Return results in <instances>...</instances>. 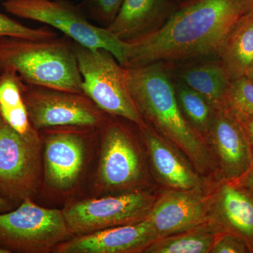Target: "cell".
<instances>
[{"instance_id":"d4e9b609","label":"cell","mask_w":253,"mask_h":253,"mask_svg":"<svg viewBox=\"0 0 253 253\" xmlns=\"http://www.w3.org/2000/svg\"><path fill=\"white\" fill-rule=\"evenodd\" d=\"M123 1L124 0H83V5L95 21L107 27L117 16Z\"/></svg>"},{"instance_id":"d6a6232c","label":"cell","mask_w":253,"mask_h":253,"mask_svg":"<svg viewBox=\"0 0 253 253\" xmlns=\"http://www.w3.org/2000/svg\"><path fill=\"white\" fill-rule=\"evenodd\" d=\"M0 253H10L7 250L3 249V248L0 247Z\"/></svg>"},{"instance_id":"e0dca14e","label":"cell","mask_w":253,"mask_h":253,"mask_svg":"<svg viewBox=\"0 0 253 253\" xmlns=\"http://www.w3.org/2000/svg\"><path fill=\"white\" fill-rule=\"evenodd\" d=\"M167 65L174 79L202 95L214 111L224 108L231 81L217 57Z\"/></svg>"},{"instance_id":"7c38bea8","label":"cell","mask_w":253,"mask_h":253,"mask_svg":"<svg viewBox=\"0 0 253 253\" xmlns=\"http://www.w3.org/2000/svg\"><path fill=\"white\" fill-rule=\"evenodd\" d=\"M203 189H171L156 200L146 219L158 239L208 224L211 201Z\"/></svg>"},{"instance_id":"83f0119b","label":"cell","mask_w":253,"mask_h":253,"mask_svg":"<svg viewBox=\"0 0 253 253\" xmlns=\"http://www.w3.org/2000/svg\"><path fill=\"white\" fill-rule=\"evenodd\" d=\"M236 182L253 193V170L251 171L247 175Z\"/></svg>"},{"instance_id":"1f68e13d","label":"cell","mask_w":253,"mask_h":253,"mask_svg":"<svg viewBox=\"0 0 253 253\" xmlns=\"http://www.w3.org/2000/svg\"><path fill=\"white\" fill-rule=\"evenodd\" d=\"M246 76L248 78H249L250 80L253 81V66L249 70V71H248L247 73H246Z\"/></svg>"},{"instance_id":"52a82bcc","label":"cell","mask_w":253,"mask_h":253,"mask_svg":"<svg viewBox=\"0 0 253 253\" xmlns=\"http://www.w3.org/2000/svg\"><path fill=\"white\" fill-rule=\"evenodd\" d=\"M23 97L32 126L38 131L61 126L96 130L109 117L84 92L24 83Z\"/></svg>"},{"instance_id":"8fae6325","label":"cell","mask_w":253,"mask_h":253,"mask_svg":"<svg viewBox=\"0 0 253 253\" xmlns=\"http://www.w3.org/2000/svg\"><path fill=\"white\" fill-rule=\"evenodd\" d=\"M44 181L55 192L67 193L78 185L85 166V136L95 131L74 126L43 129Z\"/></svg>"},{"instance_id":"3957f363","label":"cell","mask_w":253,"mask_h":253,"mask_svg":"<svg viewBox=\"0 0 253 253\" xmlns=\"http://www.w3.org/2000/svg\"><path fill=\"white\" fill-rule=\"evenodd\" d=\"M9 69L14 70L25 84L83 92L73 41L66 36L0 37V73Z\"/></svg>"},{"instance_id":"8992f818","label":"cell","mask_w":253,"mask_h":253,"mask_svg":"<svg viewBox=\"0 0 253 253\" xmlns=\"http://www.w3.org/2000/svg\"><path fill=\"white\" fill-rule=\"evenodd\" d=\"M71 236L62 210L41 207L31 198L0 213V247L10 253L53 252Z\"/></svg>"},{"instance_id":"277c9868","label":"cell","mask_w":253,"mask_h":253,"mask_svg":"<svg viewBox=\"0 0 253 253\" xmlns=\"http://www.w3.org/2000/svg\"><path fill=\"white\" fill-rule=\"evenodd\" d=\"M82 89L101 111L138 126L144 120L131 96L127 69L108 50L91 49L73 42Z\"/></svg>"},{"instance_id":"ffe728a7","label":"cell","mask_w":253,"mask_h":253,"mask_svg":"<svg viewBox=\"0 0 253 253\" xmlns=\"http://www.w3.org/2000/svg\"><path fill=\"white\" fill-rule=\"evenodd\" d=\"M23 83L13 69L0 73V115L14 130L28 138L41 137L30 121L23 97Z\"/></svg>"},{"instance_id":"4316f807","label":"cell","mask_w":253,"mask_h":253,"mask_svg":"<svg viewBox=\"0 0 253 253\" xmlns=\"http://www.w3.org/2000/svg\"><path fill=\"white\" fill-rule=\"evenodd\" d=\"M236 117L239 120L243 127L244 128L245 131H246V134H247L248 138H249L250 144H251V149H252L253 156V118L238 117V116H236ZM252 170H253V168Z\"/></svg>"},{"instance_id":"9c48e42d","label":"cell","mask_w":253,"mask_h":253,"mask_svg":"<svg viewBox=\"0 0 253 253\" xmlns=\"http://www.w3.org/2000/svg\"><path fill=\"white\" fill-rule=\"evenodd\" d=\"M156 200L144 191L76 201L62 210L71 235L90 234L144 219Z\"/></svg>"},{"instance_id":"6da1fadb","label":"cell","mask_w":253,"mask_h":253,"mask_svg":"<svg viewBox=\"0 0 253 253\" xmlns=\"http://www.w3.org/2000/svg\"><path fill=\"white\" fill-rule=\"evenodd\" d=\"M244 14L241 0H194L181 5L157 31L128 43L125 68L217 57L226 35Z\"/></svg>"},{"instance_id":"ac0fdd59","label":"cell","mask_w":253,"mask_h":253,"mask_svg":"<svg viewBox=\"0 0 253 253\" xmlns=\"http://www.w3.org/2000/svg\"><path fill=\"white\" fill-rule=\"evenodd\" d=\"M215 221L244 240L253 253V193L237 182L222 180L215 194Z\"/></svg>"},{"instance_id":"ba28073f","label":"cell","mask_w":253,"mask_h":253,"mask_svg":"<svg viewBox=\"0 0 253 253\" xmlns=\"http://www.w3.org/2000/svg\"><path fill=\"white\" fill-rule=\"evenodd\" d=\"M41 176V138L21 135L0 115V196L17 207L36 194Z\"/></svg>"},{"instance_id":"f1b7e54d","label":"cell","mask_w":253,"mask_h":253,"mask_svg":"<svg viewBox=\"0 0 253 253\" xmlns=\"http://www.w3.org/2000/svg\"><path fill=\"white\" fill-rule=\"evenodd\" d=\"M16 207V206L12 203L0 196V213L9 212Z\"/></svg>"},{"instance_id":"30bf717a","label":"cell","mask_w":253,"mask_h":253,"mask_svg":"<svg viewBox=\"0 0 253 253\" xmlns=\"http://www.w3.org/2000/svg\"><path fill=\"white\" fill-rule=\"evenodd\" d=\"M100 129L102 140L96 174L98 189L120 191L137 185L142 178V161L129 128L109 116Z\"/></svg>"},{"instance_id":"9a60e30c","label":"cell","mask_w":253,"mask_h":253,"mask_svg":"<svg viewBox=\"0 0 253 253\" xmlns=\"http://www.w3.org/2000/svg\"><path fill=\"white\" fill-rule=\"evenodd\" d=\"M178 7L172 0H124L106 28L121 41L132 42L159 29Z\"/></svg>"},{"instance_id":"4fadbf2b","label":"cell","mask_w":253,"mask_h":253,"mask_svg":"<svg viewBox=\"0 0 253 253\" xmlns=\"http://www.w3.org/2000/svg\"><path fill=\"white\" fill-rule=\"evenodd\" d=\"M207 137L215 152L223 180L236 182L252 170L249 138L233 113L225 109L215 110Z\"/></svg>"},{"instance_id":"484cf974","label":"cell","mask_w":253,"mask_h":253,"mask_svg":"<svg viewBox=\"0 0 253 253\" xmlns=\"http://www.w3.org/2000/svg\"><path fill=\"white\" fill-rule=\"evenodd\" d=\"M252 253L247 243L235 234L222 232L218 236L210 253Z\"/></svg>"},{"instance_id":"2e32d148","label":"cell","mask_w":253,"mask_h":253,"mask_svg":"<svg viewBox=\"0 0 253 253\" xmlns=\"http://www.w3.org/2000/svg\"><path fill=\"white\" fill-rule=\"evenodd\" d=\"M147 148L155 174L171 189L189 190L204 186V181L176 148L149 125L138 126Z\"/></svg>"},{"instance_id":"7a4b0ae2","label":"cell","mask_w":253,"mask_h":253,"mask_svg":"<svg viewBox=\"0 0 253 253\" xmlns=\"http://www.w3.org/2000/svg\"><path fill=\"white\" fill-rule=\"evenodd\" d=\"M126 68L131 96L144 122L181 150L200 172L212 170V154L204 137L183 116L168 65L157 63Z\"/></svg>"},{"instance_id":"d6986e66","label":"cell","mask_w":253,"mask_h":253,"mask_svg":"<svg viewBox=\"0 0 253 253\" xmlns=\"http://www.w3.org/2000/svg\"><path fill=\"white\" fill-rule=\"evenodd\" d=\"M217 58L231 81L246 76L253 66V10L241 15L223 42Z\"/></svg>"},{"instance_id":"f546056e","label":"cell","mask_w":253,"mask_h":253,"mask_svg":"<svg viewBox=\"0 0 253 253\" xmlns=\"http://www.w3.org/2000/svg\"><path fill=\"white\" fill-rule=\"evenodd\" d=\"M241 4L244 13L253 11V0H241Z\"/></svg>"},{"instance_id":"5bb4252c","label":"cell","mask_w":253,"mask_h":253,"mask_svg":"<svg viewBox=\"0 0 253 253\" xmlns=\"http://www.w3.org/2000/svg\"><path fill=\"white\" fill-rule=\"evenodd\" d=\"M158 239L156 231L146 217L134 224L75 236L56 246L53 253H143Z\"/></svg>"},{"instance_id":"4dcf8cb0","label":"cell","mask_w":253,"mask_h":253,"mask_svg":"<svg viewBox=\"0 0 253 253\" xmlns=\"http://www.w3.org/2000/svg\"><path fill=\"white\" fill-rule=\"evenodd\" d=\"M173 2L175 3L178 6H181L187 4V3L191 2V1H194V0H172Z\"/></svg>"},{"instance_id":"cb8c5ba5","label":"cell","mask_w":253,"mask_h":253,"mask_svg":"<svg viewBox=\"0 0 253 253\" xmlns=\"http://www.w3.org/2000/svg\"><path fill=\"white\" fill-rule=\"evenodd\" d=\"M0 37L46 40L57 38V34L47 26L38 28L28 27L7 15L0 13Z\"/></svg>"},{"instance_id":"44dd1931","label":"cell","mask_w":253,"mask_h":253,"mask_svg":"<svg viewBox=\"0 0 253 253\" xmlns=\"http://www.w3.org/2000/svg\"><path fill=\"white\" fill-rule=\"evenodd\" d=\"M226 232L221 226L206 224L191 230L156 240L149 245L146 253H207L211 251L218 236Z\"/></svg>"},{"instance_id":"603a6c76","label":"cell","mask_w":253,"mask_h":253,"mask_svg":"<svg viewBox=\"0 0 253 253\" xmlns=\"http://www.w3.org/2000/svg\"><path fill=\"white\" fill-rule=\"evenodd\" d=\"M223 109L238 117L253 118V81L246 76L231 81Z\"/></svg>"},{"instance_id":"5b68a950","label":"cell","mask_w":253,"mask_h":253,"mask_svg":"<svg viewBox=\"0 0 253 253\" xmlns=\"http://www.w3.org/2000/svg\"><path fill=\"white\" fill-rule=\"evenodd\" d=\"M2 6L16 17L59 30L82 46L108 50L118 62L126 66L128 43L121 41L107 28L89 22L79 6L64 0H5Z\"/></svg>"},{"instance_id":"7402d4cb","label":"cell","mask_w":253,"mask_h":253,"mask_svg":"<svg viewBox=\"0 0 253 253\" xmlns=\"http://www.w3.org/2000/svg\"><path fill=\"white\" fill-rule=\"evenodd\" d=\"M173 81L176 99L183 116L198 134L202 137L208 136L214 110L197 91L174 78Z\"/></svg>"}]
</instances>
